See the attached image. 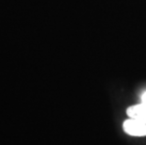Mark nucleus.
I'll return each instance as SVG.
<instances>
[{"label":"nucleus","instance_id":"3","mask_svg":"<svg viewBox=\"0 0 146 145\" xmlns=\"http://www.w3.org/2000/svg\"><path fill=\"white\" fill-rule=\"evenodd\" d=\"M141 103L146 106V91L143 92V94L141 95Z\"/></svg>","mask_w":146,"mask_h":145},{"label":"nucleus","instance_id":"1","mask_svg":"<svg viewBox=\"0 0 146 145\" xmlns=\"http://www.w3.org/2000/svg\"><path fill=\"white\" fill-rule=\"evenodd\" d=\"M123 131L132 137H145L146 123L133 119H127L123 124Z\"/></svg>","mask_w":146,"mask_h":145},{"label":"nucleus","instance_id":"2","mask_svg":"<svg viewBox=\"0 0 146 145\" xmlns=\"http://www.w3.org/2000/svg\"><path fill=\"white\" fill-rule=\"evenodd\" d=\"M126 114L130 119L146 123V106L142 103L129 107L126 109Z\"/></svg>","mask_w":146,"mask_h":145}]
</instances>
